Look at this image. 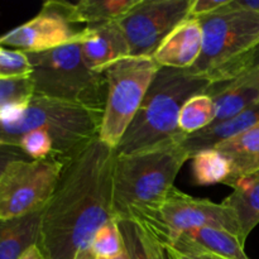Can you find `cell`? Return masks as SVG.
<instances>
[{"mask_svg": "<svg viewBox=\"0 0 259 259\" xmlns=\"http://www.w3.org/2000/svg\"><path fill=\"white\" fill-rule=\"evenodd\" d=\"M116 149L95 138L66 164L43 210L37 247L45 259H75L90 249L98 230L114 219Z\"/></svg>", "mask_w": 259, "mask_h": 259, "instance_id": "obj_1", "label": "cell"}, {"mask_svg": "<svg viewBox=\"0 0 259 259\" xmlns=\"http://www.w3.org/2000/svg\"><path fill=\"white\" fill-rule=\"evenodd\" d=\"M185 137L133 153H116L114 219H128L134 212L158 206L166 199L181 167L191 158L181 144Z\"/></svg>", "mask_w": 259, "mask_h": 259, "instance_id": "obj_2", "label": "cell"}, {"mask_svg": "<svg viewBox=\"0 0 259 259\" xmlns=\"http://www.w3.org/2000/svg\"><path fill=\"white\" fill-rule=\"evenodd\" d=\"M212 85L207 77L189 70L159 68L116 153L143 151L186 136L179 126L182 106L192 96L206 94Z\"/></svg>", "mask_w": 259, "mask_h": 259, "instance_id": "obj_3", "label": "cell"}, {"mask_svg": "<svg viewBox=\"0 0 259 259\" xmlns=\"http://www.w3.org/2000/svg\"><path fill=\"white\" fill-rule=\"evenodd\" d=\"M229 3V2H228ZM202 29V51L190 72L212 83L230 82L259 66V14L224 5L197 18Z\"/></svg>", "mask_w": 259, "mask_h": 259, "instance_id": "obj_4", "label": "cell"}, {"mask_svg": "<svg viewBox=\"0 0 259 259\" xmlns=\"http://www.w3.org/2000/svg\"><path fill=\"white\" fill-rule=\"evenodd\" d=\"M103 110L80 104L33 95L24 110L0 120V144L18 146L32 131L47 132L53 142V156L70 161L99 137Z\"/></svg>", "mask_w": 259, "mask_h": 259, "instance_id": "obj_5", "label": "cell"}, {"mask_svg": "<svg viewBox=\"0 0 259 259\" xmlns=\"http://www.w3.org/2000/svg\"><path fill=\"white\" fill-rule=\"evenodd\" d=\"M35 95L80 104L104 111L106 78L89 67L81 42L40 53H27Z\"/></svg>", "mask_w": 259, "mask_h": 259, "instance_id": "obj_6", "label": "cell"}, {"mask_svg": "<svg viewBox=\"0 0 259 259\" xmlns=\"http://www.w3.org/2000/svg\"><path fill=\"white\" fill-rule=\"evenodd\" d=\"M159 68L153 57L129 56L103 71L106 78V100L99 132L100 141L118 148Z\"/></svg>", "mask_w": 259, "mask_h": 259, "instance_id": "obj_7", "label": "cell"}, {"mask_svg": "<svg viewBox=\"0 0 259 259\" xmlns=\"http://www.w3.org/2000/svg\"><path fill=\"white\" fill-rule=\"evenodd\" d=\"M66 164L67 161L55 156L10 162L0 175V218L12 219L43 211Z\"/></svg>", "mask_w": 259, "mask_h": 259, "instance_id": "obj_8", "label": "cell"}, {"mask_svg": "<svg viewBox=\"0 0 259 259\" xmlns=\"http://www.w3.org/2000/svg\"><path fill=\"white\" fill-rule=\"evenodd\" d=\"M128 219L137 220L151 232L180 233L207 227L228 230L242 239L239 225L229 207L223 202L217 204L207 199L192 197L176 187L158 206L134 212Z\"/></svg>", "mask_w": 259, "mask_h": 259, "instance_id": "obj_9", "label": "cell"}, {"mask_svg": "<svg viewBox=\"0 0 259 259\" xmlns=\"http://www.w3.org/2000/svg\"><path fill=\"white\" fill-rule=\"evenodd\" d=\"M71 3L48 0L37 15L0 37V46L25 53H40L82 42L88 27L73 22Z\"/></svg>", "mask_w": 259, "mask_h": 259, "instance_id": "obj_10", "label": "cell"}, {"mask_svg": "<svg viewBox=\"0 0 259 259\" xmlns=\"http://www.w3.org/2000/svg\"><path fill=\"white\" fill-rule=\"evenodd\" d=\"M194 0H141L119 20L131 56L153 57L175 28L190 17Z\"/></svg>", "mask_w": 259, "mask_h": 259, "instance_id": "obj_11", "label": "cell"}, {"mask_svg": "<svg viewBox=\"0 0 259 259\" xmlns=\"http://www.w3.org/2000/svg\"><path fill=\"white\" fill-rule=\"evenodd\" d=\"M151 233L162 244L175 252L217 255L225 259H249L242 239L224 229L202 227L180 233Z\"/></svg>", "mask_w": 259, "mask_h": 259, "instance_id": "obj_12", "label": "cell"}, {"mask_svg": "<svg viewBox=\"0 0 259 259\" xmlns=\"http://www.w3.org/2000/svg\"><path fill=\"white\" fill-rule=\"evenodd\" d=\"M202 51V29L199 19L189 17L175 28L153 55L159 67L190 70Z\"/></svg>", "mask_w": 259, "mask_h": 259, "instance_id": "obj_13", "label": "cell"}, {"mask_svg": "<svg viewBox=\"0 0 259 259\" xmlns=\"http://www.w3.org/2000/svg\"><path fill=\"white\" fill-rule=\"evenodd\" d=\"M81 48L89 67L98 72H103L111 63L131 56L128 40L119 22L89 25Z\"/></svg>", "mask_w": 259, "mask_h": 259, "instance_id": "obj_14", "label": "cell"}, {"mask_svg": "<svg viewBox=\"0 0 259 259\" xmlns=\"http://www.w3.org/2000/svg\"><path fill=\"white\" fill-rule=\"evenodd\" d=\"M257 123H259V101L233 118L212 123L207 128L189 134L182 139L181 144L190 157H192L200 151L215 148L225 141L239 136Z\"/></svg>", "mask_w": 259, "mask_h": 259, "instance_id": "obj_15", "label": "cell"}, {"mask_svg": "<svg viewBox=\"0 0 259 259\" xmlns=\"http://www.w3.org/2000/svg\"><path fill=\"white\" fill-rule=\"evenodd\" d=\"M43 211L20 218H0V259H20L39 239Z\"/></svg>", "mask_w": 259, "mask_h": 259, "instance_id": "obj_16", "label": "cell"}, {"mask_svg": "<svg viewBox=\"0 0 259 259\" xmlns=\"http://www.w3.org/2000/svg\"><path fill=\"white\" fill-rule=\"evenodd\" d=\"M233 192L223 204L229 207L237 219L243 242L259 224V172L240 177L229 185Z\"/></svg>", "mask_w": 259, "mask_h": 259, "instance_id": "obj_17", "label": "cell"}, {"mask_svg": "<svg viewBox=\"0 0 259 259\" xmlns=\"http://www.w3.org/2000/svg\"><path fill=\"white\" fill-rule=\"evenodd\" d=\"M232 167V177L228 186L240 177L259 172V123L239 136L215 147Z\"/></svg>", "mask_w": 259, "mask_h": 259, "instance_id": "obj_18", "label": "cell"}, {"mask_svg": "<svg viewBox=\"0 0 259 259\" xmlns=\"http://www.w3.org/2000/svg\"><path fill=\"white\" fill-rule=\"evenodd\" d=\"M206 94L214 101L217 113L214 123L233 118L259 101L257 89L237 81L214 83Z\"/></svg>", "mask_w": 259, "mask_h": 259, "instance_id": "obj_19", "label": "cell"}, {"mask_svg": "<svg viewBox=\"0 0 259 259\" xmlns=\"http://www.w3.org/2000/svg\"><path fill=\"white\" fill-rule=\"evenodd\" d=\"M116 222L129 258L172 259L168 248L162 244L141 223L134 219H119Z\"/></svg>", "mask_w": 259, "mask_h": 259, "instance_id": "obj_20", "label": "cell"}, {"mask_svg": "<svg viewBox=\"0 0 259 259\" xmlns=\"http://www.w3.org/2000/svg\"><path fill=\"white\" fill-rule=\"evenodd\" d=\"M141 0H81L71 5V14L76 24L89 27L119 22Z\"/></svg>", "mask_w": 259, "mask_h": 259, "instance_id": "obj_21", "label": "cell"}, {"mask_svg": "<svg viewBox=\"0 0 259 259\" xmlns=\"http://www.w3.org/2000/svg\"><path fill=\"white\" fill-rule=\"evenodd\" d=\"M192 175L196 185L211 186L218 184H228L232 177V167L229 161L215 148L204 149L194 154Z\"/></svg>", "mask_w": 259, "mask_h": 259, "instance_id": "obj_22", "label": "cell"}, {"mask_svg": "<svg viewBox=\"0 0 259 259\" xmlns=\"http://www.w3.org/2000/svg\"><path fill=\"white\" fill-rule=\"evenodd\" d=\"M33 95L30 77L0 78V120L22 113Z\"/></svg>", "mask_w": 259, "mask_h": 259, "instance_id": "obj_23", "label": "cell"}, {"mask_svg": "<svg viewBox=\"0 0 259 259\" xmlns=\"http://www.w3.org/2000/svg\"><path fill=\"white\" fill-rule=\"evenodd\" d=\"M215 105L207 94L192 96L182 106L179 118L180 131L184 134H194L207 128L215 121Z\"/></svg>", "mask_w": 259, "mask_h": 259, "instance_id": "obj_24", "label": "cell"}, {"mask_svg": "<svg viewBox=\"0 0 259 259\" xmlns=\"http://www.w3.org/2000/svg\"><path fill=\"white\" fill-rule=\"evenodd\" d=\"M90 249L99 259H110L124 252L123 237L116 219H111L98 230Z\"/></svg>", "mask_w": 259, "mask_h": 259, "instance_id": "obj_25", "label": "cell"}, {"mask_svg": "<svg viewBox=\"0 0 259 259\" xmlns=\"http://www.w3.org/2000/svg\"><path fill=\"white\" fill-rule=\"evenodd\" d=\"M32 65L27 53L18 50L0 51V78L30 77Z\"/></svg>", "mask_w": 259, "mask_h": 259, "instance_id": "obj_26", "label": "cell"}, {"mask_svg": "<svg viewBox=\"0 0 259 259\" xmlns=\"http://www.w3.org/2000/svg\"><path fill=\"white\" fill-rule=\"evenodd\" d=\"M18 147L30 159H45L53 156V142L47 132L42 129L32 131L20 138Z\"/></svg>", "mask_w": 259, "mask_h": 259, "instance_id": "obj_27", "label": "cell"}, {"mask_svg": "<svg viewBox=\"0 0 259 259\" xmlns=\"http://www.w3.org/2000/svg\"><path fill=\"white\" fill-rule=\"evenodd\" d=\"M228 2L229 0H194L190 17L200 18L204 17V15H209L227 5Z\"/></svg>", "mask_w": 259, "mask_h": 259, "instance_id": "obj_28", "label": "cell"}, {"mask_svg": "<svg viewBox=\"0 0 259 259\" xmlns=\"http://www.w3.org/2000/svg\"><path fill=\"white\" fill-rule=\"evenodd\" d=\"M20 159H30L22 149L18 146H12V144H0V175L5 169V167L14 161H20Z\"/></svg>", "mask_w": 259, "mask_h": 259, "instance_id": "obj_29", "label": "cell"}, {"mask_svg": "<svg viewBox=\"0 0 259 259\" xmlns=\"http://www.w3.org/2000/svg\"><path fill=\"white\" fill-rule=\"evenodd\" d=\"M228 7L232 9L247 10L259 14V0H229Z\"/></svg>", "mask_w": 259, "mask_h": 259, "instance_id": "obj_30", "label": "cell"}, {"mask_svg": "<svg viewBox=\"0 0 259 259\" xmlns=\"http://www.w3.org/2000/svg\"><path fill=\"white\" fill-rule=\"evenodd\" d=\"M234 81L239 83H244V85L253 86V88H255L259 91V66L249 70L248 72H245L244 75H242Z\"/></svg>", "mask_w": 259, "mask_h": 259, "instance_id": "obj_31", "label": "cell"}, {"mask_svg": "<svg viewBox=\"0 0 259 259\" xmlns=\"http://www.w3.org/2000/svg\"><path fill=\"white\" fill-rule=\"evenodd\" d=\"M172 259H225L222 257H217V255H207V254H186V253H179L175 250L169 249Z\"/></svg>", "mask_w": 259, "mask_h": 259, "instance_id": "obj_32", "label": "cell"}, {"mask_svg": "<svg viewBox=\"0 0 259 259\" xmlns=\"http://www.w3.org/2000/svg\"><path fill=\"white\" fill-rule=\"evenodd\" d=\"M20 259H45V258H43L42 253H40V250L38 249V247L35 245V247L30 248V249L28 250V252L25 253V254Z\"/></svg>", "mask_w": 259, "mask_h": 259, "instance_id": "obj_33", "label": "cell"}, {"mask_svg": "<svg viewBox=\"0 0 259 259\" xmlns=\"http://www.w3.org/2000/svg\"><path fill=\"white\" fill-rule=\"evenodd\" d=\"M75 259H99V258L91 252V249H83V250H80V252L76 254Z\"/></svg>", "mask_w": 259, "mask_h": 259, "instance_id": "obj_34", "label": "cell"}, {"mask_svg": "<svg viewBox=\"0 0 259 259\" xmlns=\"http://www.w3.org/2000/svg\"><path fill=\"white\" fill-rule=\"evenodd\" d=\"M110 259H131V258H129V255H128V253H126V250L124 249V252H121L120 254L116 255V257H114V258H110Z\"/></svg>", "mask_w": 259, "mask_h": 259, "instance_id": "obj_35", "label": "cell"}, {"mask_svg": "<svg viewBox=\"0 0 259 259\" xmlns=\"http://www.w3.org/2000/svg\"><path fill=\"white\" fill-rule=\"evenodd\" d=\"M255 52H257L258 55H259V43L257 45V47H255Z\"/></svg>", "mask_w": 259, "mask_h": 259, "instance_id": "obj_36", "label": "cell"}, {"mask_svg": "<svg viewBox=\"0 0 259 259\" xmlns=\"http://www.w3.org/2000/svg\"><path fill=\"white\" fill-rule=\"evenodd\" d=\"M3 50V47H2V46H0V51H2Z\"/></svg>", "mask_w": 259, "mask_h": 259, "instance_id": "obj_37", "label": "cell"}]
</instances>
